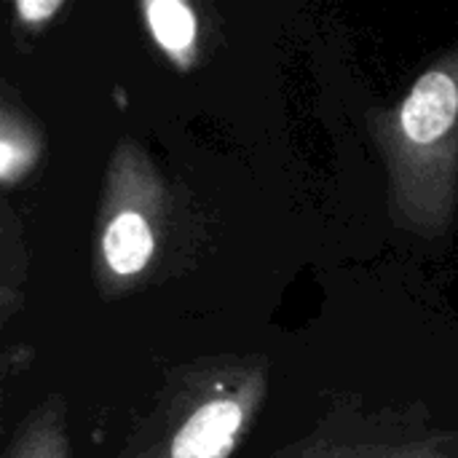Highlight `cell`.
I'll list each match as a JSON object with an SVG mask.
<instances>
[{
    "mask_svg": "<svg viewBox=\"0 0 458 458\" xmlns=\"http://www.w3.org/2000/svg\"><path fill=\"white\" fill-rule=\"evenodd\" d=\"M376 131L394 223L421 239L443 236L458 204V48L413 83Z\"/></svg>",
    "mask_w": 458,
    "mask_h": 458,
    "instance_id": "obj_2",
    "label": "cell"
},
{
    "mask_svg": "<svg viewBox=\"0 0 458 458\" xmlns=\"http://www.w3.org/2000/svg\"><path fill=\"white\" fill-rule=\"evenodd\" d=\"M140 8L158 51L177 70H191L199 56V13L191 0H140Z\"/></svg>",
    "mask_w": 458,
    "mask_h": 458,
    "instance_id": "obj_5",
    "label": "cell"
},
{
    "mask_svg": "<svg viewBox=\"0 0 458 458\" xmlns=\"http://www.w3.org/2000/svg\"><path fill=\"white\" fill-rule=\"evenodd\" d=\"M284 458H458V432L429 429L386 437H309Z\"/></svg>",
    "mask_w": 458,
    "mask_h": 458,
    "instance_id": "obj_4",
    "label": "cell"
},
{
    "mask_svg": "<svg viewBox=\"0 0 458 458\" xmlns=\"http://www.w3.org/2000/svg\"><path fill=\"white\" fill-rule=\"evenodd\" d=\"M164 225V185L150 161L134 145H123L107 172L94 242V282L102 301L126 298L153 282Z\"/></svg>",
    "mask_w": 458,
    "mask_h": 458,
    "instance_id": "obj_3",
    "label": "cell"
},
{
    "mask_svg": "<svg viewBox=\"0 0 458 458\" xmlns=\"http://www.w3.org/2000/svg\"><path fill=\"white\" fill-rule=\"evenodd\" d=\"M40 161V140L24 123L13 115L11 107L3 110L0 118V180L3 188H13L21 182Z\"/></svg>",
    "mask_w": 458,
    "mask_h": 458,
    "instance_id": "obj_7",
    "label": "cell"
},
{
    "mask_svg": "<svg viewBox=\"0 0 458 458\" xmlns=\"http://www.w3.org/2000/svg\"><path fill=\"white\" fill-rule=\"evenodd\" d=\"M3 458H72L64 400L54 394L35 405L16 424Z\"/></svg>",
    "mask_w": 458,
    "mask_h": 458,
    "instance_id": "obj_6",
    "label": "cell"
},
{
    "mask_svg": "<svg viewBox=\"0 0 458 458\" xmlns=\"http://www.w3.org/2000/svg\"><path fill=\"white\" fill-rule=\"evenodd\" d=\"M11 223H5L3 236V276H0V309L3 322H8L24 301V250L11 239Z\"/></svg>",
    "mask_w": 458,
    "mask_h": 458,
    "instance_id": "obj_8",
    "label": "cell"
},
{
    "mask_svg": "<svg viewBox=\"0 0 458 458\" xmlns=\"http://www.w3.org/2000/svg\"><path fill=\"white\" fill-rule=\"evenodd\" d=\"M268 397V360L209 357L169 370L115 458H233Z\"/></svg>",
    "mask_w": 458,
    "mask_h": 458,
    "instance_id": "obj_1",
    "label": "cell"
},
{
    "mask_svg": "<svg viewBox=\"0 0 458 458\" xmlns=\"http://www.w3.org/2000/svg\"><path fill=\"white\" fill-rule=\"evenodd\" d=\"M62 3L64 0H13V11H16L19 24L30 30H40L56 16Z\"/></svg>",
    "mask_w": 458,
    "mask_h": 458,
    "instance_id": "obj_9",
    "label": "cell"
}]
</instances>
